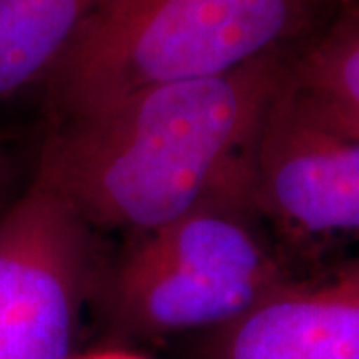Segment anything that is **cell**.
<instances>
[{"label":"cell","instance_id":"obj_2","mask_svg":"<svg viewBox=\"0 0 359 359\" xmlns=\"http://www.w3.org/2000/svg\"><path fill=\"white\" fill-rule=\"evenodd\" d=\"M339 0H106L44 80L60 120L299 50Z\"/></svg>","mask_w":359,"mask_h":359},{"label":"cell","instance_id":"obj_8","mask_svg":"<svg viewBox=\"0 0 359 359\" xmlns=\"http://www.w3.org/2000/svg\"><path fill=\"white\" fill-rule=\"evenodd\" d=\"M292 84L359 130V0H339L332 20L297 50Z\"/></svg>","mask_w":359,"mask_h":359},{"label":"cell","instance_id":"obj_5","mask_svg":"<svg viewBox=\"0 0 359 359\" xmlns=\"http://www.w3.org/2000/svg\"><path fill=\"white\" fill-rule=\"evenodd\" d=\"M88 226L40 178L0 219V359H70Z\"/></svg>","mask_w":359,"mask_h":359},{"label":"cell","instance_id":"obj_1","mask_svg":"<svg viewBox=\"0 0 359 359\" xmlns=\"http://www.w3.org/2000/svg\"><path fill=\"white\" fill-rule=\"evenodd\" d=\"M297 50L226 74L138 90L60 120L39 174L86 226L164 228L228 194H248L252 144Z\"/></svg>","mask_w":359,"mask_h":359},{"label":"cell","instance_id":"obj_7","mask_svg":"<svg viewBox=\"0 0 359 359\" xmlns=\"http://www.w3.org/2000/svg\"><path fill=\"white\" fill-rule=\"evenodd\" d=\"M106 0H0V102L44 82Z\"/></svg>","mask_w":359,"mask_h":359},{"label":"cell","instance_id":"obj_6","mask_svg":"<svg viewBox=\"0 0 359 359\" xmlns=\"http://www.w3.org/2000/svg\"><path fill=\"white\" fill-rule=\"evenodd\" d=\"M200 359H359V256L318 280L287 278L205 334Z\"/></svg>","mask_w":359,"mask_h":359},{"label":"cell","instance_id":"obj_3","mask_svg":"<svg viewBox=\"0 0 359 359\" xmlns=\"http://www.w3.org/2000/svg\"><path fill=\"white\" fill-rule=\"evenodd\" d=\"M248 194H228L146 233L110 287L116 325L138 335L228 325L287 278Z\"/></svg>","mask_w":359,"mask_h":359},{"label":"cell","instance_id":"obj_4","mask_svg":"<svg viewBox=\"0 0 359 359\" xmlns=\"http://www.w3.org/2000/svg\"><path fill=\"white\" fill-rule=\"evenodd\" d=\"M257 216L308 242L359 238V130L287 84L269 106L248 158Z\"/></svg>","mask_w":359,"mask_h":359}]
</instances>
